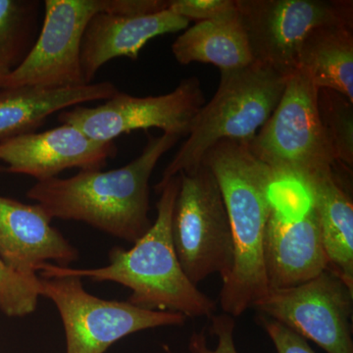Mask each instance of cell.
Masks as SVG:
<instances>
[{"label":"cell","mask_w":353,"mask_h":353,"mask_svg":"<svg viewBox=\"0 0 353 353\" xmlns=\"http://www.w3.org/2000/svg\"><path fill=\"white\" fill-rule=\"evenodd\" d=\"M224 199L234 241V267L222 285L223 311L238 317L269 292L265 272V231L273 210L279 176L253 154L246 143L222 141L202 158Z\"/></svg>","instance_id":"1"},{"label":"cell","mask_w":353,"mask_h":353,"mask_svg":"<svg viewBox=\"0 0 353 353\" xmlns=\"http://www.w3.org/2000/svg\"><path fill=\"white\" fill-rule=\"evenodd\" d=\"M181 139L174 134L150 136L141 155L125 166L37 182L27 196L51 219L80 221L136 243L152 225L148 217L150 176L160 158Z\"/></svg>","instance_id":"2"},{"label":"cell","mask_w":353,"mask_h":353,"mask_svg":"<svg viewBox=\"0 0 353 353\" xmlns=\"http://www.w3.org/2000/svg\"><path fill=\"white\" fill-rule=\"evenodd\" d=\"M180 185V175L165 183L158 192L157 220L148 233L130 250L111 248L106 266L76 269L46 263L39 268L41 277L73 276L117 283L132 290L128 303L139 308L180 313L185 317H212L214 301L187 277L172 241V217Z\"/></svg>","instance_id":"3"},{"label":"cell","mask_w":353,"mask_h":353,"mask_svg":"<svg viewBox=\"0 0 353 353\" xmlns=\"http://www.w3.org/2000/svg\"><path fill=\"white\" fill-rule=\"evenodd\" d=\"M287 80V76L257 61L221 72L217 92L197 113L188 139L167 165L155 190L159 192L174 176L201 166L205 153L219 141L248 145L275 110Z\"/></svg>","instance_id":"4"},{"label":"cell","mask_w":353,"mask_h":353,"mask_svg":"<svg viewBox=\"0 0 353 353\" xmlns=\"http://www.w3.org/2000/svg\"><path fill=\"white\" fill-rule=\"evenodd\" d=\"M318 90L301 70L290 74L275 110L248 143L279 178L304 185L339 166L320 121Z\"/></svg>","instance_id":"5"},{"label":"cell","mask_w":353,"mask_h":353,"mask_svg":"<svg viewBox=\"0 0 353 353\" xmlns=\"http://www.w3.org/2000/svg\"><path fill=\"white\" fill-rule=\"evenodd\" d=\"M180 176L171 227L176 256L192 284L213 274L225 284L233 271L234 241L219 185L203 164Z\"/></svg>","instance_id":"6"},{"label":"cell","mask_w":353,"mask_h":353,"mask_svg":"<svg viewBox=\"0 0 353 353\" xmlns=\"http://www.w3.org/2000/svg\"><path fill=\"white\" fill-rule=\"evenodd\" d=\"M39 296L59 311L66 336V353H104L116 341L137 332L179 326L187 317L168 311L148 310L128 301H106L88 294L82 279L39 277Z\"/></svg>","instance_id":"7"},{"label":"cell","mask_w":353,"mask_h":353,"mask_svg":"<svg viewBox=\"0 0 353 353\" xmlns=\"http://www.w3.org/2000/svg\"><path fill=\"white\" fill-rule=\"evenodd\" d=\"M263 255L269 290L296 287L328 270L319 219L303 183H276Z\"/></svg>","instance_id":"8"},{"label":"cell","mask_w":353,"mask_h":353,"mask_svg":"<svg viewBox=\"0 0 353 353\" xmlns=\"http://www.w3.org/2000/svg\"><path fill=\"white\" fill-rule=\"evenodd\" d=\"M254 61L289 77L301 46L321 26L353 22L352 0H234Z\"/></svg>","instance_id":"9"},{"label":"cell","mask_w":353,"mask_h":353,"mask_svg":"<svg viewBox=\"0 0 353 353\" xmlns=\"http://www.w3.org/2000/svg\"><path fill=\"white\" fill-rule=\"evenodd\" d=\"M204 103L201 82L192 77L183 80L173 92L157 97H132L118 90L101 105H77L61 111L58 121L76 127L101 143H110L121 134L152 128L183 138L189 134Z\"/></svg>","instance_id":"10"},{"label":"cell","mask_w":353,"mask_h":353,"mask_svg":"<svg viewBox=\"0 0 353 353\" xmlns=\"http://www.w3.org/2000/svg\"><path fill=\"white\" fill-rule=\"evenodd\" d=\"M108 0H46L38 39L24 61L9 72L0 88H69L88 85L81 44L92 16L108 11Z\"/></svg>","instance_id":"11"},{"label":"cell","mask_w":353,"mask_h":353,"mask_svg":"<svg viewBox=\"0 0 353 353\" xmlns=\"http://www.w3.org/2000/svg\"><path fill=\"white\" fill-rule=\"evenodd\" d=\"M353 290L326 270L296 287L269 290L253 306L328 353H353Z\"/></svg>","instance_id":"12"},{"label":"cell","mask_w":353,"mask_h":353,"mask_svg":"<svg viewBox=\"0 0 353 353\" xmlns=\"http://www.w3.org/2000/svg\"><path fill=\"white\" fill-rule=\"evenodd\" d=\"M116 154L114 141H94L76 127L61 124L0 143V161L6 165L0 172L22 174L41 182L68 169L101 170Z\"/></svg>","instance_id":"13"},{"label":"cell","mask_w":353,"mask_h":353,"mask_svg":"<svg viewBox=\"0 0 353 353\" xmlns=\"http://www.w3.org/2000/svg\"><path fill=\"white\" fill-rule=\"evenodd\" d=\"M51 220L38 203L0 196V259L26 277H36L48 261L62 267L76 261L78 250L51 226Z\"/></svg>","instance_id":"14"},{"label":"cell","mask_w":353,"mask_h":353,"mask_svg":"<svg viewBox=\"0 0 353 353\" xmlns=\"http://www.w3.org/2000/svg\"><path fill=\"white\" fill-rule=\"evenodd\" d=\"M190 21L172 12L143 16H123L99 12L92 16L81 44V67L85 83H92L103 65L118 57L138 60L150 39L183 31Z\"/></svg>","instance_id":"15"},{"label":"cell","mask_w":353,"mask_h":353,"mask_svg":"<svg viewBox=\"0 0 353 353\" xmlns=\"http://www.w3.org/2000/svg\"><path fill=\"white\" fill-rule=\"evenodd\" d=\"M118 90L108 81L69 88H0V143L36 132L52 114L108 101Z\"/></svg>","instance_id":"16"},{"label":"cell","mask_w":353,"mask_h":353,"mask_svg":"<svg viewBox=\"0 0 353 353\" xmlns=\"http://www.w3.org/2000/svg\"><path fill=\"white\" fill-rule=\"evenodd\" d=\"M319 219L328 270L353 290V203L336 170L304 183Z\"/></svg>","instance_id":"17"},{"label":"cell","mask_w":353,"mask_h":353,"mask_svg":"<svg viewBox=\"0 0 353 353\" xmlns=\"http://www.w3.org/2000/svg\"><path fill=\"white\" fill-rule=\"evenodd\" d=\"M172 53L179 63L212 64L221 72L245 68L254 62L238 11L196 23L176 38Z\"/></svg>","instance_id":"18"},{"label":"cell","mask_w":353,"mask_h":353,"mask_svg":"<svg viewBox=\"0 0 353 353\" xmlns=\"http://www.w3.org/2000/svg\"><path fill=\"white\" fill-rule=\"evenodd\" d=\"M299 70L316 88L334 90L353 103V22L311 32L299 51Z\"/></svg>","instance_id":"19"},{"label":"cell","mask_w":353,"mask_h":353,"mask_svg":"<svg viewBox=\"0 0 353 353\" xmlns=\"http://www.w3.org/2000/svg\"><path fill=\"white\" fill-rule=\"evenodd\" d=\"M41 6L39 0H0V65L10 71L24 61L38 39Z\"/></svg>","instance_id":"20"},{"label":"cell","mask_w":353,"mask_h":353,"mask_svg":"<svg viewBox=\"0 0 353 353\" xmlns=\"http://www.w3.org/2000/svg\"><path fill=\"white\" fill-rule=\"evenodd\" d=\"M318 112L328 139L334 161L339 166L353 168V103L345 95L328 88H319Z\"/></svg>","instance_id":"21"},{"label":"cell","mask_w":353,"mask_h":353,"mask_svg":"<svg viewBox=\"0 0 353 353\" xmlns=\"http://www.w3.org/2000/svg\"><path fill=\"white\" fill-rule=\"evenodd\" d=\"M39 277L20 275L0 259V311L9 317H23L36 310Z\"/></svg>","instance_id":"22"},{"label":"cell","mask_w":353,"mask_h":353,"mask_svg":"<svg viewBox=\"0 0 353 353\" xmlns=\"http://www.w3.org/2000/svg\"><path fill=\"white\" fill-rule=\"evenodd\" d=\"M211 321V332L217 338V345L215 348L209 347L204 334L194 332L190 336L189 343L190 353H238L234 345L236 322L234 317L223 313L213 315Z\"/></svg>","instance_id":"23"},{"label":"cell","mask_w":353,"mask_h":353,"mask_svg":"<svg viewBox=\"0 0 353 353\" xmlns=\"http://www.w3.org/2000/svg\"><path fill=\"white\" fill-rule=\"evenodd\" d=\"M169 10L190 21L215 19L236 10L234 0H170Z\"/></svg>","instance_id":"24"},{"label":"cell","mask_w":353,"mask_h":353,"mask_svg":"<svg viewBox=\"0 0 353 353\" xmlns=\"http://www.w3.org/2000/svg\"><path fill=\"white\" fill-rule=\"evenodd\" d=\"M260 322L273 341L277 353H316L307 341L285 325L260 315Z\"/></svg>","instance_id":"25"},{"label":"cell","mask_w":353,"mask_h":353,"mask_svg":"<svg viewBox=\"0 0 353 353\" xmlns=\"http://www.w3.org/2000/svg\"><path fill=\"white\" fill-rule=\"evenodd\" d=\"M9 72H10V70L6 68L3 65H0V83H1L2 80L6 78V76L9 73Z\"/></svg>","instance_id":"26"}]
</instances>
